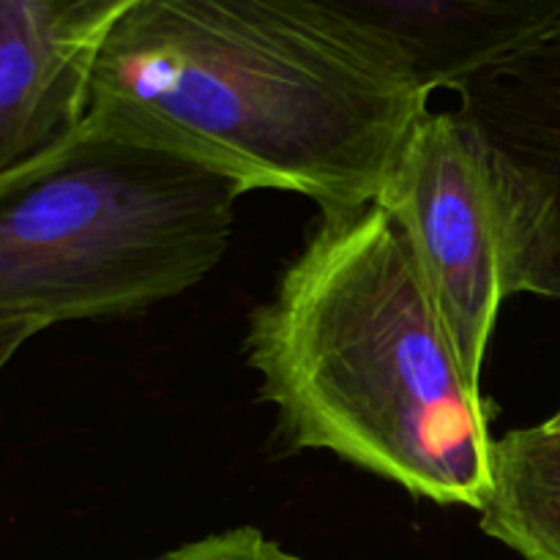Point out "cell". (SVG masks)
Masks as SVG:
<instances>
[{"label": "cell", "mask_w": 560, "mask_h": 560, "mask_svg": "<svg viewBox=\"0 0 560 560\" xmlns=\"http://www.w3.org/2000/svg\"><path fill=\"white\" fill-rule=\"evenodd\" d=\"M295 448L481 512L490 413L402 230L377 202L323 213L246 337Z\"/></svg>", "instance_id": "obj_2"}, {"label": "cell", "mask_w": 560, "mask_h": 560, "mask_svg": "<svg viewBox=\"0 0 560 560\" xmlns=\"http://www.w3.org/2000/svg\"><path fill=\"white\" fill-rule=\"evenodd\" d=\"M241 184L88 115L0 175V323L109 317L175 299L230 246Z\"/></svg>", "instance_id": "obj_3"}, {"label": "cell", "mask_w": 560, "mask_h": 560, "mask_svg": "<svg viewBox=\"0 0 560 560\" xmlns=\"http://www.w3.org/2000/svg\"><path fill=\"white\" fill-rule=\"evenodd\" d=\"M93 55L49 31L31 0H0V175L80 129Z\"/></svg>", "instance_id": "obj_7"}, {"label": "cell", "mask_w": 560, "mask_h": 560, "mask_svg": "<svg viewBox=\"0 0 560 560\" xmlns=\"http://www.w3.org/2000/svg\"><path fill=\"white\" fill-rule=\"evenodd\" d=\"M42 331H44L42 323H31V320L0 323V375H3L5 366L11 364V359H14V355Z\"/></svg>", "instance_id": "obj_11"}, {"label": "cell", "mask_w": 560, "mask_h": 560, "mask_svg": "<svg viewBox=\"0 0 560 560\" xmlns=\"http://www.w3.org/2000/svg\"><path fill=\"white\" fill-rule=\"evenodd\" d=\"M156 560H301L257 528H235L167 552Z\"/></svg>", "instance_id": "obj_10"}, {"label": "cell", "mask_w": 560, "mask_h": 560, "mask_svg": "<svg viewBox=\"0 0 560 560\" xmlns=\"http://www.w3.org/2000/svg\"><path fill=\"white\" fill-rule=\"evenodd\" d=\"M481 530L523 560H560V432L545 424L495 441Z\"/></svg>", "instance_id": "obj_8"}, {"label": "cell", "mask_w": 560, "mask_h": 560, "mask_svg": "<svg viewBox=\"0 0 560 560\" xmlns=\"http://www.w3.org/2000/svg\"><path fill=\"white\" fill-rule=\"evenodd\" d=\"M377 206L397 222L481 381L503 288L501 228L485 162L454 109H427L394 159Z\"/></svg>", "instance_id": "obj_4"}, {"label": "cell", "mask_w": 560, "mask_h": 560, "mask_svg": "<svg viewBox=\"0 0 560 560\" xmlns=\"http://www.w3.org/2000/svg\"><path fill=\"white\" fill-rule=\"evenodd\" d=\"M397 66L427 93L552 36L560 0H271Z\"/></svg>", "instance_id": "obj_6"}, {"label": "cell", "mask_w": 560, "mask_h": 560, "mask_svg": "<svg viewBox=\"0 0 560 560\" xmlns=\"http://www.w3.org/2000/svg\"><path fill=\"white\" fill-rule=\"evenodd\" d=\"M545 427H547V430H556V432H560V410H558L556 416H550V419L545 421Z\"/></svg>", "instance_id": "obj_12"}, {"label": "cell", "mask_w": 560, "mask_h": 560, "mask_svg": "<svg viewBox=\"0 0 560 560\" xmlns=\"http://www.w3.org/2000/svg\"><path fill=\"white\" fill-rule=\"evenodd\" d=\"M454 93L490 180L506 299L560 301V27Z\"/></svg>", "instance_id": "obj_5"}, {"label": "cell", "mask_w": 560, "mask_h": 560, "mask_svg": "<svg viewBox=\"0 0 560 560\" xmlns=\"http://www.w3.org/2000/svg\"><path fill=\"white\" fill-rule=\"evenodd\" d=\"M145 0H31L44 25L63 42L96 49L109 27Z\"/></svg>", "instance_id": "obj_9"}, {"label": "cell", "mask_w": 560, "mask_h": 560, "mask_svg": "<svg viewBox=\"0 0 560 560\" xmlns=\"http://www.w3.org/2000/svg\"><path fill=\"white\" fill-rule=\"evenodd\" d=\"M430 93L271 0H145L98 42L88 115L320 213L375 202Z\"/></svg>", "instance_id": "obj_1"}]
</instances>
